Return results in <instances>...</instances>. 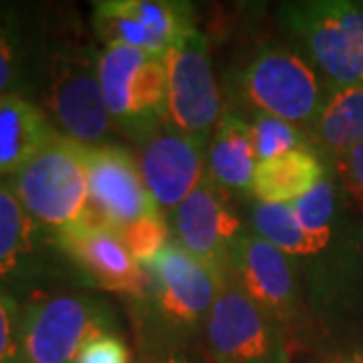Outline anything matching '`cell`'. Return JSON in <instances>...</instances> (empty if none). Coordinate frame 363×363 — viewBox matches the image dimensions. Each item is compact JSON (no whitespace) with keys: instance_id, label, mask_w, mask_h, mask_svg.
Wrapping results in <instances>:
<instances>
[{"instance_id":"cell-11","label":"cell","mask_w":363,"mask_h":363,"mask_svg":"<svg viewBox=\"0 0 363 363\" xmlns=\"http://www.w3.org/2000/svg\"><path fill=\"white\" fill-rule=\"evenodd\" d=\"M168 123L208 142L222 117L220 89L212 73L208 45L198 30L166 55Z\"/></svg>"},{"instance_id":"cell-20","label":"cell","mask_w":363,"mask_h":363,"mask_svg":"<svg viewBox=\"0 0 363 363\" xmlns=\"http://www.w3.org/2000/svg\"><path fill=\"white\" fill-rule=\"evenodd\" d=\"M327 176L321 157L311 147L259 162L252 194L267 204H293Z\"/></svg>"},{"instance_id":"cell-30","label":"cell","mask_w":363,"mask_h":363,"mask_svg":"<svg viewBox=\"0 0 363 363\" xmlns=\"http://www.w3.org/2000/svg\"><path fill=\"white\" fill-rule=\"evenodd\" d=\"M325 363H363V345L347 351H339L335 355H331Z\"/></svg>"},{"instance_id":"cell-9","label":"cell","mask_w":363,"mask_h":363,"mask_svg":"<svg viewBox=\"0 0 363 363\" xmlns=\"http://www.w3.org/2000/svg\"><path fill=\"white\" fill-rule=\"evenodd\" d=\"M67 264L55 234L37 222L0 182V286L14 298L39 293Z\"/></svg>"},{"instance_id":"cell-13","label":"cell","mask_w":363,"mask_h":363,"mask_svg":"<svg viewBox=\"0 0 363 363\" xmlns=\"http://www.w3.org/2000/svg\"><path fill=\"white\" fill-rule=\"evenodd\" d=\"M226 194L206 172L194 192L174 210V233L192 257L230 274L233 250L245 230Z\"/></svg>"},{"instance_id":"cell-21","label":"cell","mask_w":363,"mask_h":363,"mask_svg":"<svg viewBox=\"0 0 363 363\" xmlns=\"http://www.w3.org/2000/svg\"><path fill=\"white\" fill-rule=\"evenodd\" d=\"M311 131L335 162L363 143V85L331 91Z\"/></svg>"},{"instance_id":"cell-4","label":"cell","mask_w":363,"mask_h":363,"mask_svg":"<svg viewBox=\"0 0 363 363\" xmlns=\"http://www.w3.org/2000/svg\"><path fill=\"white\" fill-rule=\"evenodd\" d=\"M99 83L113 128L138 143L168 121L166 59L133 47L99 52Z\"/></svg>"},{"instance_id":"cell-24","label":"cell","mask_w":363,"mask_h":363,"mask_svg":"<svg viewBox=\"0 0 363 363\" xmlns=\"http://www.w3.org/2000/svg\"><path fill=\"white\" fill-rule=\"evenodd\" d=\"M250 133H252V145H255V154L259 162L309 147L307 133L301 128L289 123L285 119L264 116V113L252 116Z\"/></svg>"},{"instance_id":"cell-22","label":"cell","mask_w":363,"mask_h":363,"mask_svg":"<svg viewBox=\"0 0 363 363\" xmlns=\"http://www.w3.org/2000/svg\"><path fill=\"white\" fill-rule=\"evenodd\" d=\"M250 224L255 234L264 238L285 255L293 257H317L311 240L297 224L291 204H267L257 202L252 206Z\"/></svg>"},{"instance_id":"cell-6","label":"cell","mask_w":363,"mask_h":363,"mask_svg":"<svg viewBox=\"0 0 363 363\" xmlns=\"http://www.w3.org/2000/svg\"><path fill=\"white\" fill-rule=\"evenodd\" d=\"M116 331V315L87 295H43L23 307V362L73 363L93 337Z\"/></svg>"},{"instance_id":"cell-25","label":"cell","mask_w":363,"mask_h":363,"mask_svg":"<svg viewBox=\"0 0 363 363\" xmlns=\"http://www.w3.org/2000/svg\"><path fill=\"white\" fill-rule=\"evenodd\" d=\"M119 236L131 252V257L140 264H145L169 245V226L157 212L131 222L130 226L119 230Z\"/></svg>"},{"instance_id":"cell-17","label":"cell","mask_w":363,"mask_h":363,"mask_svg":"<svg viewBox=\"0 0 363 363\" xmlns=\"http://www.w3.org/2000/svg\"><path fill=\"white\" fill-rule=\"evenodd\" d=\"M47 43L16 6H0V95L37 91Z\"/></svg>"},{"instance_id":"cell-1","label":"cell","mask_w":363,"mask_h":363,"mask_svg":"<svg viewBox=\"0 0 363 363\" xmlns=\"http://www.w3.org/2000/svg\"><path fill=\"white\" fill-rule=\"evenodd\" d=\"M142 267L147 281L140 298L147 311L145 347L184 345L200 327H206L208 315L233 274L208 267L178 242H169Z\"/></svg>"},{"instance_id":"cell-3","label":"cell","mask_w":363,"mask_h":363,"mask_svg":"<svg viewBox=\"0 0 363 363\" xmlns=\"http://www.w3.org/2000/svg\"><path fill=\"white\" fill-rule=\"evenodd\" d=\"M11 190L52 234L83 222L89 216L87 145L57 135L11 176Z\"/></svg>"},{"instance_id":"cell-5","label":"cell","mask_w":363,"mask_h":363,"mask_svg":"<svg viewBox=\"0 0 363 363\" xmlns=\"http://www.w3.org/2000/svg\"><path fill=\"white\" fill-rule=\"evenodd\" d=\"M281 21L335 89L363 85L362 2H293L281 9Z\"/></svg>"},{"instance_id":"cell-8","label":"cell","mask_w":363,"mask_h":363,"mask_svg":"<svg viewBox=\"0 0 363 363\" xmlns=\"http://www.w3.org/2000/svg\"><path fill=\"white\" fill-rule=\"evenodd\" d=\"M208 351L214 363H289L283 323L264 311L228 277L206 327Z\"/></svg>"},{"instance_id":"cell-2","label":"cell","mask_w":363,"mask_h":363,"mask_svg":"<svg viewBox=\"0 0 363 363\" xmlns=\"http://www.w3.org/2000/svg\"><path fill=\"white\" fill-rule=\"evenodd\" d=\"M37 93L55 131L83 145H101L116 133L99 83V52L85 45H47Z\"/></svg>"},{"instance_id":"cell-23","label":"cell","mask_w":363,"mask_h":363,"mask_svg":"<svg viewBox=\"0 0 363 363\" xmlns=\"http://www.w3.org/2000/svg\"><path fill=\"white\" fill-rule=\"evenodd\" d=\"M293 214L305 236L311 240L315 252L321 255L331 245L335 210H337V192L335 184L329 176H325L313 190L301 196L293 204Z\"/></svg>"},{"instance_id":"cell-15","label":"cell","mask_w":363,"mask_h":363,"mask_svg":"<svg viewBox=\"0 0 363 363\" xmlns=\"http://www.w3.org/2000/svg\"><path fill=\"white\" fill-rule=\"evenodd\" d=\"M140 145L138 164L147 192L160 210H176L206 174L208 142L174 130L166 121Z\"/></svg>"},{"instance_id":"cell-18","label":"cell","mask_w":363,"mask_h":363,"mask_svg":"<svg viewBox=\"0 0 363 363\" xmlns=\"http://www.w3.org/2000/svg\"><path fill=\"white\" fill-rule=\"evenodd\" d=\"M59 133L39 105L23 95H0V176H14Z\"/></svg>"},{"instance_id":"cell-27","label":"cell","mask_w":363,"mask_h":363,"mask_svg":"<svg viewBox=\"0 0 363 363\" xmlns=\"http://www.w3.org/2000/svg\"><path fill=\"white\" fill-rule=\"evenodd\" d=\"M73 363H131V351L116 331H109L87 341Z\"/></svg>"},{"instance_id":"cell-12","label":"cell","mask_w":363,"mask_h":363,"mask_svg":"<svg viewBox=\"0 0 363 363\" xmlns=\"http://www.w3.org/2000/svg\"><path fill=\"white\" fill-rule=\"evenodd\" d=\"M55 240L83 283L135 301L142 298L147 283L145 271L131 257L116 228L89 214L83 222L55 234Z\"/></svg>"},{"instance_id":"cell-28","label":"cell","mask_w":363,"mask_h":363,"mask_svg":"<svg viewBox=\"0 0 363 363\" xmlns=\"http://www.w3.org/2000/svg\"><path fill=\"white\" fill-rule=\"evenodd\" d=\"M337 169L345 188L363 206V143L351 147L345 156L339 157Z\"/></svg>"},{"instance_id":"cell-10","label":"cell","mask_w":363,"mask_h":363,"mask_svg":"<svg viewBox=\"0 0 363 363\" xmlns=\"http://www.w3.org/2000/svg\"><path fill=\"white\" fill-rule=\"evenodd\" d=\"M91 25L105 47H133L162 59L198 33L194 6L176 0L93 2Z\"/></svg>"},{"instance_id":"cell-26","label":"cell","mask_w":363,"mask_h":363,"mask_svg":"<svg viewBox=\"0 0 363 363\" xmlns=\"http://www.w3.org/2000/svg\"><path fill=\"white\" fill-rule=\"evenodd\" d=\"M0 363L23 362V307L0 286Z\"/></svg>"},{"instance_id":"cell-7","label":"cell","mask_w":363,"mask_h":363,"mask_svg":"<svg viewBox=\"0 0 363 363\" xmlns=\"http://www.w3.org/2000/svg\"><path fill=\"white\" fill-rule=\"evenodd\" d=\"M242 91L257 113L279 117L297 128H313L327 95L317 69L283 47L260 49L242 73Z\"/></svg>"},{"instance_id":"cell-16","label":"cell","mask_w":363,"mask_h":363,"mask_svg":"<svg viewBox=\"0 0 363 363\" xmlns=\"http://www.w3.org/2000/svg\"><path fill=\"white\" fill-rule=\"evenodd\" d=\"M233 274L257 301L281 323H293L297 315L298 285L289 255L259 234L245 233L233 250Z\"/></svg>"},{"instance_id":"cell-29","label":"cell","mask_w":363,"mask_h":363,"mask_svg":"<svg viewBox=\"0 0 363 363\" xmlns=\"http://www.w3.org/2000/svg\"><path fill=\"white\" fill-rule=\"evenodd\" d=\"M140 363H208L202 357L186 350L184 345H169V347H145L142 351Z\"/></svg>"},{"instance_id":"cell-19","label":"cell","mask_w":363,"mask_h":363,"mask_svg":"<svg viewBox=\"0 0 363 363\" xmlns=\"http://www.w3.org/2000/svg\"><path fill=\"white\" fill-rule=\"evenodd\" d=\"M259 160L252 145L250 121L224 111L208 143V174L226 192H252Z\"/></svg>"},{"instance_id":"cell-14","label":"cell","mask_w":363,"mask_h":363,"mask_svg":"<svg viewBox=\"0 0 363 363\" xmlns=\"http://www.w3.org/2000/svg\"><path fill=\"white\" fill-rule=\"evenodd\" d=\"M89 214L117 233L160 208L145 188L138 157L116 143L87 145Z\"/></svg>"}]
</instances>
